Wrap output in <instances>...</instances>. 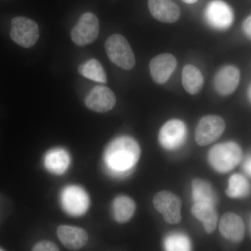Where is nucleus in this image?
<instances>
[{"label": "nucleus", "mask_w": 251, "mask_h": 251, "mask_svg": "<svg viewBox=\"0 0 251 251\" xmlns=\"http://www.w3.org/2000/svg\"><path fill=\"white\" fill-rule=\"evenodd\" d=\"M240 80V72L237 67L227 65L221 68L214 77V88L221 96L233 93Z\"/></svg>", "instance_id": "obj_13"}, {"label": "nucleus", "mask_w": 251, "mask_h": 251, "mask_svg": "<svg viewBox=\"0 0 251 251\" xmlns=\"http://www.w3.org/2000/svg\"><path fill=\"white\" fill-rule=\"evenodd\" d=\"M34 251H59V247L53 242L50 241H41L33 247Z\"/></svg>", "instance_id": "obj_25"}, {"label": "nucleus", "mask_w": 251, "mask_h": 251, "mask_svg": "<svg viewBox=\"0 0 251 251\" xmlns=\"http://www.w3.org/2000/svg\"><path fill=\"white\" fill-rule=\"evenodd\" d=\"M140 148L138 143L128 136H122L109 144L104 153L107 171L115 176L129 174L138 162Z\"/></svg>", "instance_id": "obj_1"}, {"label": "nucleus", "mask_w": 251, "mask_h": 251, "mask_svg": "<svg viewBox=\"0 0 251 251\" xmlns=\"http://www.w3.org/2000/svg\"><path fill=\"white\" fill-rule=\"evenodd\" d=\"M78 72L82 76L96 82L106 83L107 77L105 70L100 63L95 59H92L81 64Z\"/></svg>", "instance_id": "obj_22"}, {"label": "nucleus", "mask_w": 251, "mask_h": 251, "mask_svg": "<svg viewBox=\"0 0 251 251\" xmlns=\"http://www.w3.org/2000/svg\"><path fill=\"white\" fill-rule=\"evenodd\" d=\"M182 84L188 94L194 95L199 93L204 85L202 73L194 66L186 65L183 69Z\"/></svg>", "instance_id": "obj_20"}, {"label": "nucleus", "mask_w": 251, "mask_h": 251, "mask_svg": "<svg viewBox=\"0 0 251 251\" xmlns=\"http://www.w3.org/2000/svg\"><path fill=\"white\" fill-rule=\"evenodd\" d=\"M99 34L98 18L92 13L88 12L80 16L78 22L72 29L71 37L76 45L85 46L96 41Z\"/></svg>", "instance_id": "obj_6"}, {"label": "nucleus", "mask_w": 251, "mask_h": 251, "mask_svg": "<svg viewBox=\"0 0 251 251\" xmlns=\"http://www.w3.org/2000/svg\"><path fill=\"white\" fill-rule=\"evenodd\" d=\"M4 251V249H1V248H0V251Z\"/></svg>", "instance_id": "obj_30"}, {"label": "nucleus", "mask_w": 251, "mask_h": 251, "mask_svg": "<svg viewBox=\"0 0 251 251\" xmlns=\"http://www.w3.org/2000/svg\"><path fill=\"white\" fill-rule=\"evenodd\" d=\"M11 37L15 43L25 49L35 45L39 37L37 23L29 18L18 16L11 21Z\"/></svg>", "instance_id": "obj_4"}, {"label": "nucleus", "mask_w": 251, "mask_h": 251, "mask_svg": "<svg viewBox=\"0 0 251 251\" xmlns=\"http://www.w3.org/2000/svg\"><path fill=\"white\" fill-rule=\"evenodd\" d=\"M182 1L187 4H194V3L197 2L198 0H182Z\"/></svg>", "instance_id": "obj_28"}, {"label": "nucleus", "mask_w": 251, "mask_h": 251, "mask_svg": "<svg viewBox=\"0 0 251 251\" xmlns=\"http://www.w3.org/2000/svg\"><path fill=\"white\" fill-rule=\"evenodd\" d=\"M153 204L167 223L179 224L181 219V201L178 196L170 191H161L155 195Z\"/></svg>", "instance_id": "obj_7"}, {"label": "nucleus", "mask_w": 251, "mask_h": 251, "mask_svg": "<svg viewBox=\"0 0 251 251\" xmlns=\"http://www.w3.org/2000/svg\"><path fill=\"white\" fill-rule=\"evenodd\" d=\"M242 151L234 142L217 144L208 154V161L218 173H226L232 171L242 160Z\"/></svg>", "instance_id": "obj_2"}, {"label": "nucleus", "mask_w": 251, "mask_h": 251, "mask_svg": "<svg viewBox=\"0 0 251 251\" xmlns=\"http://www.w3.org/2000/svg\"><path fill=\"white\" fill-rule=\"evenodd\" d=\"M105 49L109 59L115 65L125 70H130L135 67L133 50L125 36L120 34L110 36L105 41Z\"/></svg>", "instance_id": "obj_3"}, {"label": "nucleus", "mask_w": 251, "mask_h": 251, "mask_svg": "<svg viewBox=\"0 0 251 251\" xmlns=\"http://www.w3.org/2000/svg\"><path fill=\"white\" fill-rule=\"evenodd\" d=\"M135 211L134 201L127 196H118L112 202V215L115 221L119 224L128 222L133 217Z\"/></svg>", "instance_id": "obj_19"}, {"label": "nucleus", "mask_w": 251, "mask_h": 251, "mask_svg": "<svg viewBox=\"0 0 251 251\" xmlns=\"http://www.w3.org/2000/svg\"><path fill=\"white\" fill-rule=\"evenodd\" d=\"M116 104L115 94L108 87L98 85L94 87L85 99L87 108L97 112H106Z\"/></svg>", "instance_id": "obj_11"}, {"label": "nucleus", "mask_w": 251, "mask_h": 251, "mask_svg": "<svg viewBox=\"0 0 251 251\" xmlns=\"http://www.w3.org/2000/svg\"><path fill=\"white\" fill-rule=\"evenodd\" d=\"M243 29L246 35L251 39V15L245 20L243 24Z\"/></svg>", "instance_id": "obj_26"}, {"label": "nucleus", "mask_w": 251, "mask_h": 251, "mask_svg": "<svg viewBox=\"0 0 251 251\" xmlns=\"http://www.w3.org/2000/svg\"><path fill=\"white\" fill-rule=\"evenodd\" d=\"M191 212L204 225L207 233H212L217 226L218 216L214 206L208 203H195Z\"/></svg>", "instance_id": "obj_18"}, {"label": "nucleus", "mask_w": 251, "mask_h": 251, "mask_svg": "<svg viewBox=\"0 0 251 251\" xmlns=\"http://www.w3.org/2000/svg\"><path fill=\"white\" fill-rule=\"evenodd\" d=\"M71 163L69 153L63 149H53L46 153L44 165L50 173L54 175H62L65 173Z\"/></svg>", "instance_id": "obj_17"}, {"label": "nucleus", "mask_w": 251, "mask_h": 251, "mask_svg": "<svg viewBox=\"0 0 251 251\" xmlns=\"http://www.w3.org/2000/svg\"><path fill=\"white\" fill-rule=\"evenodd\" d=\"M61 204L64 211L73 216L83 215L90 206V198L85 189L70 185L61 193Z\"/></svg>", "instance_id": "obj_5"}, {"label": "nucleus", "mask_w": 251, "mask_h": 251, "mask_svg": "<svg viewBox=\"0 0 251 251\" xmlns=\"http://www.w3.org/2000/svg\"><path fill=\"white\" fill-rule=\"evenodd\" d=\"M57 235L63 245L71 250L80 249L88 242V235L85 229L74 226H59Z\"/></svg>", "instance_id": "obj_16"}, {"label": "nucleus", "mask_w": 251, "mask_h": 251, "mask_svg": "<svg viewBox=\"0 0 251 251\" xmlns=\"http://www.w3.org/2000/svg\"><path fill=\"white\" fill-rule=\"evenodd\" d=\"M205 18L211 27L218 30H226L233 23V11L225 1L214 0L206 6Z\"/></svg>", "instance_id": "obj_10"}, {"label": "nucleus", "mask_w": 251, "mask_h": 251, "mask_svg": "<svg viewBox=\"0 0 251 251\" xmlns=\"http://www.w3.org/2000/svg\"><path fill=\"white\" fill-rule=\"evenodd\" d=\"M192 196L195 203L204 202L215 206L216 196L210 183L196 179L192 182Z\"/></svg>", "instance_id": "obj_21"}, {"label": "nucleus", "mask_w": 251, "mask_h": 251, "mask_svg": "<svg viewBox=\"0 0 251 251\" xmlns=\"http://www.w3.org/2000/svg\"><path fill=\"white\" fill-rule=\"evenodd\" d=\"M166 251H186L191 250V241L182 233H173L168 235L164 241Z\"/></svg>", "instance_id": "obj_24"}, {"label": "nucleus", "mask_w": 251, "mask_h": 251, "mask_svg": "<svg viewBox=\"0 0 251 251\" xmlns=\"http://www.w3.org/2000/svg\"><path fill=\"white\" fill-rule=\"evenodd\" d=\"M219 230L226 239L238 243L244 239L245 226L240 216L234 213H226L220 221Z\"/></svg>", "instance_id": "obj_14"}, {"label": "nucleus", "mask_w": 251, "mask_h": 251, "mask_svg": "<svg viewBox=\"0 0 251 251\" xmlns=\"http://www.w3.org/2000/svg\"><path fill=\"white\" fill-rule=\"evenodd\" d=\"M248 94H249V98L250 99L251 102V85L250 87H249V92H248Z\"/></svg>", "instance_id": "obj_29"}, {"label": "nucleus", "mask_w": 251, "mask_h": 251, "mask_svg": "<svg viewBox=\"0 0 251 251\" xmlns=\"http://www.w3.org/2000/svg\"><path fill=\"white\" fill-rule=\"evenodd\" d=\"M243 168H244L245 173L251 176V154L246 158L245 161L243 163Z\"/></svg>", "instance_id": "obj_27"}, {"label": "nucleus", "mask_w": 251, "mask_h": 251, "mask_svg": "<svg viewBox=\"0 0 251 251\" xmlns=\"http://www.w3.org/2000/svg\"><path fill=\"white\" fill-rule=\"evenodd\" d=\"M251 187L245 176L234 174L229 179L226 195L230 198H244L250 193Z\"/></svg>", "instance_id": "obj_23"}, {"label": "nucleus", "mask_w": 251, "mask_h": 251, "mask_svg": "<svg viewBox=\"0 0 251 251\" xmlns=\"http://www.w3.org/2000/svg\"><path fill=\"white\" fill-rule=\"evenodd\" d=\"M226 123L224 119L217 115L202 117L196 130V140L201 146H206L216 141L224 133Z\"/></svg>", "instance_id": "obj_9"}, {"label": "nucleus", "mask_w": 251, "mask_h": 251, "mask_svg": "<svg viewBox=\"0 0 251 251\" xmlns=\"http://www.w3.org/2000/svg\"><path fill=\"white\" fill-rule=\"evenodd\" d=\"M176 59L171 54L164 53L153 57L150 63V73L156 83L164 84L176 67Z\"/></svg>", "instance_id": "obj_12"}, {"label": "nucleus", "mask_w": 251, "mask_h": 251, "mask_svg": "<svg viewBox=\"0 0 251 251\" xmlns=\"http://www.w3.org/2000/svg\"><path fill=\"white\" fill-rule=\"evenodd\" d=\"M148 8L151 16L160 22L173 23L179 18V6L171 0H148Z\"/></svg>", "instance_id": "obj_15"}, {"label": "nucleus", "mask_w": 251, "mask_h": 251, "mask_svg": "<svg viewBox=\"0 0 251 251\" xmlns=\"http://www.w3.org/2000/svg\"><path fill=\"white\" fill-rule=\"evenodd\" d=\"M187 136L186 125L179 120L167 122L160 130L158 141L167 150H176L181 148Z\"/></svg>", "instance_id": "obj_8"}]
</instances>
